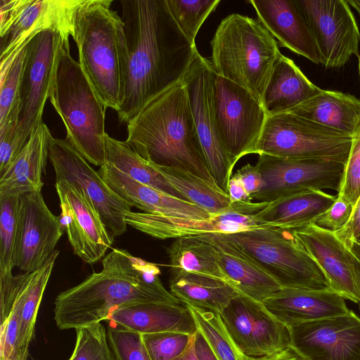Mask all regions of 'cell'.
<instances>
[{"label": "cell", "instance_id": "cell-1", "mask_svg": "<svg viewBox=\"0 0 360 360\" xmlns=\"http://www.w3.org/2000/svg\"><path fill=\"white\" fill-rule=\"evenodd\" d=\"M125 45L117 112L127 124L151 100L183 81L198 53L166 0H122Z\"/></svg>", "mask_w": 360, "mask_h": 360}, {"label": "cell", "instance_id": "cell-2", "mask_svg": "<svg viewBox=\"0 0 360 360\" xmlns=\"http://www.w3.org/2000/svg\"><path fill=\"white\" fill-rule=\"evenodd\" d=\"M102 269L60 292L54 301V320L60 330L78 329L104 321L113 311L139 303L182 302L169 292L155 264L112 248Z\"/></svg>", "mask_w": 360, "mask_h": 360}, {"label": "cell", "instance_id": "cell-3", "mask_svg": "<svg viewBox=\"0 0 360 360\" xmlns=\"http://www.w3.org/2000/svg\"><path fill=\"white\" fill-rule=\"evenodd\" d=\"M127 128L125 142L144 159L158 166L190 172L215 184L183 81L148 103Z\"/></svg>", "mask_w": 360, "mask_h": 360}, {"label": "cell", "instance_id": "cell-4", "mask_svg": "<svg viewBox=\"0 0 360 360\" xmlns=\"http://www.w3.org/2000/svg\"><path fill=\"white\" fill-rule=\"evenodd\" d=\"M112 0H84L77 9L72 38L79 63L97 96L116 112L120 105L125 35Z\"/></svg>", "mask_w": 360, "mask_h": 360}, {"label": "cell", "instance_id": "cell-5", "mask_svg": "<svg viewBox=\"0 0 360 360\" xmlns=\"http://www.w3.org/2000/svg\"><path fill=\"white\" fill-rule=\"evenodd\" d=\"M214 72L241 86L262 104L275 63L281 54L258 19L239 13L224 18L211 41Z\"/></svg>", "mask_w": 360, "mask_h": 360}, {"label": "cell", "instance_id": "cell-6", "mask_svg": "<svg viewBox=\"0 0 360 360\" xmlns=\"http://www.w3.org/2000/svg\"><path fill=\"white\" fill-rule=\"evenodd\" d=\"M49 100L64 123L65 139L89 163L103 166L106 108L71 56L70 45L62 49Z\"/></svg>", "mask_w": 360, "mask_h": 360}, {"label": "cell", "instance_id": "cell-7", "mask_svg": "<svg viewBox=\"0 0 360 360\" xmlns=\"http://www.w3.org/2000/svg\"><path fill=\"white\" fill-rule=\"evenodd\" d=\"M226 236L282 288H330L324 273L292 229L259 227Z\"/></svg>", "mask_w": 360, "mask_h": 360}, {"label": "cell", "instance_id": "cell-8", "mask_svg": "<svg viewBox=\"0 0 360 360\" xmlns=\"http://www.w3.org/2000/svg\"><path fill=\"white\" fill-rule=\"evenodd\" d=\"M352 142V136L285 112L267 116L256 154L345 165Z\"/></svg>", "mask_w": 360, "mask_h": 360}, {"label": "cell", "instance_id": "cell-9", "mask_svg": "<svg viewBox=\"0 0 360 360\" xmlns=\"http://www.w3.org/2000/svg\"><path fill=\"white\" fill-rule=\"evenodd\" d=\"M84 0H1L0 75L37 35L58 32L69 42L76 12Z\"/></svg>", "mask_w": 360, "mask_h": 360}, {"label": "cell", "instance_id": "cell-10", "mask_svg": "<svg viewBox=\"0 0 360 360\" xmlns=\"http://www.w3.org/2000/svg\"><path fill=\"white\" fill-rule=\"evenodd\" d=\"M212 89L217 129L234 167L242 157L256 153L267 115L251 93L214 70Z\"/></svg>", "mask_w": 360, "mask_h": 360}, {"label": "cell", "instance_id": "cell-11", "mask_svg": "<svg viewBox=\"0 0 360 360\" xmlns=\"http://www.w3.org/2000/svg\"><path fill=\"white\" fill-rule=\"evenodd\" d=\"M70 45L57 32L44 31L25 46L20 86V108L16 129V146L22 150L42 121L46 101L50 98L63 47Z\"/></svg>", "mask_w": 360, "mask_h": 360}, {"label": "cell", "instance_id": "cell-12", "mask_svg": "<svg viewBox=\"0 0 360 360\" xmlns=\"http://www.w3.org/2000/svg\"><path fill=\"white\" fill-rule=\"evenodd\" d=\"M49 158L55 172L56 181L64 180L79 188L114 237L127 231L124 217L131 211V207L66 139L52 136L49 146Z\"/></svg>", "mask_w": 360, "mask_h": 360}, {"label": "cell", "instance_id": "cell-13", "mask_svg": "<svg viewBox=\"0 0 360 360\" xmlns=\"http://www.w3.org/2000/svg\"><path fill=\"white\" fill-rule=\"evenodd\" d=\"M213 73L211 61L198 52L183 82L208 170L215 184L227 193L233 167L220 140L215 122Z\"/></svg>", "mask_w": 360, "mask_h": 360}, {"label": "cell", "instance_id": "cell-14", "mask_svg": "<svg viewBox=\"0 0 360 360\" xmlns=\"http://www.w3.org/2000/svg\"><path fill=\"white\" fill-rule=\"evenodd\" d=\"M269 202L239 201L231 202L224 212L206 219L174 217L143 212L125 214L127 225L152 237L167 239L209 233L229 234L259 227L257 215Z\"/></svg>", "mask_w": 360, "mask_h": 360}, {"label": "cell", "instance_id": "cell-15", "mask_svg": "<svg viewBox=\"0 0 360 360\" xmlns=\"http://www.w3.org/2000/svg\"><path fill=\"white\" fill-rule=\"evenodd\" d=\"M256 167L264 187L250 197L270 202L310 189H332L338 193L345 164L324 160H298L259 155Z\"/></svg>", "mask_w": 360, "mask_h": 360}, {"label": "cell", "instance_id": "cell-16", "mask_svg": "<svg viewBox=\"0 0 360 360\" xmlns=\"http://www.w3.org/2000/svg\"><path fill=\"white\" fill-rule=\"evenodd\" d=\"M304 15L328 68L345 65L359 55L360 32L350 5L345 0H296Z\"/></svg>", "mask_w": 360, "mask_h": 360}, {"label": "cell", "instance_id": "cell-17", "mask_svg": "<svg viewBox=\"0 0 360 360\" xmlns=\"http://www.w3.org/2000/svg\"><path fill=\"white\" fill-rule=\"evenodd\" d=\"M220 315L234 342L246 356L269 355L290 345L289 328L263 302L239 293Z\"/></svg>", "mask_w": 360, "mask_h": 360}, {"label": "cell", "instance_id": "cell-18", "mask_svg": "<svg viewBox=\"0 0 360 360\" xmlns=\"http://www.w3.org/2000/svg\"><path fill=\"white\" fill-rule=\"evenodd\" d=\"M63 232L60 217L49 209L41 191L19 196L15 266L25 272L39 269Z\"/></svg>", "mask_w": 360, "mask_h": 360}, {"label": "cell", "instance_id": "cell-19", "mask_svg": "<svg viewBox=\"0 0 360 360\" xmlns=\"http://www.w3.org/2000/svg\"><path fill=\"white\" fill-rule=\"evenodd\" d=\"M60 200L59 216L74 253L83 262L94 264L105 256L113 236L83 192L66 181H56Z\"/></svg>", "mask_w": 360, "mask_h": 360}, {"label": "cell", "instance_id": "cell-20", "mask_svg": "<svg viewBox=\"0 0 360 360\" xmlns=\"http://www.w3.org/2000/svg\"><path fill=\"white\" fill-rule=\"evenodd\" d=\"M289 330L290 345L308 360H360V318L351 310Z\"/></svg>", "mask_w": 360, "mask_h": 360}, {"label": "cell", "instance_id": "cell-21", "mask_svg": "<svg viewBox=\"0 0 360 360\" xmlns=\"http://www.w3.org/2000/svg\"><path fill=\"white\" fill-rule=\"evenodd\" d=\"M293 231L324 273L330 289L358 303L359 295L349 251L335 233L312 223Z\"/></svg>", "mask_w": 360, "mask_h": 360}, {"label": "cell", "instance_id": "cell-22", "mask_svg": "<svg viewBox=\"0 0 360 360\" xmlns=\"http://www.w3.org/2000/svg\"><path fill=\"white\" fill-rule=\"evenodd\" d=\"M257 19L278 41L281 47L290 49L315 64L321 58L311 29L296 0H250Z\"/></svg>", "mask_w": 360, "mask_h": 360}, {"label": "cell", "instance_id": "cell-23", "mask_svg": "<svg viewBox=\"0 0 360 360\" xmlns=\"http://www.w3.org/2000/svg\"><path fill=\"white\" fill-rule=\"evenodd\" d=\"M105 184L130 207L143 212L174 217L206 219L212 217L204 209L144 185L106 162L98 169Z\"/></svg>", "mask_w": 360, "mask_h": 360}, {"label": "cell", "instance_id": "cell-24", "mask_svg": "<svg viewBox=\"0 0 360 360\" xmlns=\"http://www.w3.org/2000/svg\"><path fill=\"white\" fill-rule=\"evenodd\" d=\"M203 236L214 246L227 282L240 294L264 303L282 288L269 274L226 234Z\"/></svg>", "mask_w": 360, "mask_h": 360}, {"label": "cell", "instance_id": "cell-25", "mask_svg": "<svg viewBox=\"0 0 360 360\" xmlns=\"http://www.w3.org/2000/svg\"><path fill=\"white\" fill-rule=\"evenodd\" d=\"M345 298L331 290L282 288L264 302L287 327L347 313Z\"/></svg>", "mask_w": 360, "mask_h": 360}, {"label": "cell", "instance_id": "cell-26", "mask_svg": "<svg viewBox=\"0 0 360 360\" xmlns=\"http://www.w3.org/2000/svg\"><path fill=\"white\" fill-rule=\"evenodd\" d=\"M108 326H118L141 334L175 332L193 335V318L183 304L139 303L120 307L105 319Z\"/></svg>", "mask_w": 360, "mask_h": 360}, {"label": "cell", "instance_id": "cell-27", "mask_svg": "<svg viewBox=\"0 0 360 360\" xmlns=\"http://www.w3.org/2000/svg\"><path fill=\"white\" fill-rule=\"evenodd\" d=\"M51 138L50 130L42 122L13 162L0 174V197L41 191Z\"/></svg>", "mask_w": 360, "mask_h": 360}, {"label": "cell", "instance_id": "cell-28", "mask_svg": "<svg viewBox=\"0 0 360 360\" xmlns=\"http://www.w3.org/2000/svg\"><path fill=\"white\" fill-rule=\"evenodd\" d=\"M321 90L292 59L281 54L266 87L262 105L267 116L288 112Z\"/></svg>", "mask_w": 360, "mask_h": 360}, {"label": "cell", "instance_id": "cell-29", "mask_svg": "<svg viewBox=\"0 0 360 360\" xmlns=\"http://www.w3.org/2000/svg\"><path fill=\"white\" fill-rule=\"evenodd\" d=\"M336 198L337 195L322 190L304 191L269 202L257 214V219L268 226L295 230L312 223L333 204Z\"/></svg>", "mask_w": 360, "mask_h": 360}, {"label": "cell", "instance_id": "cell-30", "mask_svg": "<svg viewBox=\"0 0 360 360\" xmlns=\"http://www.w3.org/2000/svg\"><path fill=\"white\" fill-rule=\"evenodd\" d=\"M288 112L352 136L360 125V98L339 91L321 89Z\"/></svg>", "mask_w": 360, "mask_h": 360}, {"label": "cell", "instance_id": "cell-31", "mask_svg": "<svg viewBox=\"0 0 360 360\" xmlns=\"http://www.w3.org/2000/svg\"><path fill=\"white\" fill-rule=\"evenodd\" d=\"M60 251L56 250L38 269L14 276L20 301L18 352L20 360H27L34 337L39 308Z\"/></svg>", "mask_w": 360, "mask_h": 360}, {"label": "cell", "instance_id": "cell-32", "mask_svg": "<svg viewBox=\"0 0 360 360\" xmlns=\"http://www.w3.org/2000/svg\"><path fill=\"white\" fill-rule=\"evenodd\" d=\"M169 288L183 304L219 314L239 294L222 279L193 273L172 275Z\"/></svg>", "mask_w": 360, "mask_h": 360}, {"label": "cell", "instance_id": "cell-33", "mask_svg": "<svg viewBox=\"0 0 360 360\" xmlns=\"http://www.w3.org/2000/svg\"><path fill=\"white\" fill-rule=\"evenodd\" d=\"M167 253L172 275L193 273L227 282L214 246L203 235L176 238Z\"/></svg>", "mask_w": 360, "mask_h": 360}, {"label": "cell", "instance_id": "cell-34", "mask_svg": "<svg viewBox=\"0 0 360 360\" xmlns=\"http://www.w3.org/2000/svg\"><path fill=\"white\" fill-rule=\"evenodd\" d=\"M105 157L106 162L133 179L171 196L189 202L169 183L158 165L142 158L125 141H118L108 134L105 136Z\"/></svg>", "mask_w": 360, "mask_h": 360}, {"label": "cell", "instance_id": "cell-35", "mask_svg": "<svg viewBox=\"0 0 360 360\" xmlns=\"http://www.w3.org/2000/svg\"><path fill=\"white\" fill-rule=\"evenodd\" d=\"M160 167L169 183L189 202L204 209L211 215L228 209L231 203L227 193L212 184L190 172L178 169Z\"/></svg>", "mask_w": 360, "mask_h": 360}, {"label": "cell", "instance_id": "cell-36", "mask_svg": "<svg viewBox=\"0 0 360 360\" xmlns=\"http://www.w3.org/2000/svg\"><path fill=\"white\" fill-rule=\"evenodd\" d=\"M191 312L197 331L205 338L218 360H245L229 333L219 312L184 304Z\"/></svg>", "mask_w": 360, "mask_h": 360}, {"label": "cell", "instance_id": "cell-37", "mask_svg": "<svg viewBox=\"0 0 360 360\" xmlns=\"http://www.w3.org/2000/svg\"><path fill=\"white\" fill-rule=\"evenodd\" d=\"M25 54V47L5 72L0 75V133L17 129Z\"/></svg>", "mask_w": 360, "mask_h": 360}, {"label": "cell", "instance_id": "cell-38", "mask_svg": "<svg viewBox=\"0 0 360 360\" xmlns=\"http://www.w3.org/2000/svg\"><path fill=\"white\" fill-rule=\"evenodd\" d=\"M18 206L19 196L0 197V279L13 276Z\"/></svg>", "mask_w": 360, "mask_h": 360}, {"label": "cell", "instance_id": "cell-39", "mask_svg": "<svg viewBox=\"0 0 360 360\" xmlns=\"http://www.w3.org/2000/svg\"><path fill=\"white\" fill-rule=\"evenodd\" d=\"M169 11L184 35L195 44L196 35L220 0H166Z\"/></svg>", "mask_w": 360, "mask_h": 360}, {"label": "cell", "instance_id": "cell-40", "mask_svg": "<svg viewBox=\"0 0 360 360\" xmlns=\"http://www.w3.org/2000/svg\"><path fill=\"white\" fill-rule=\"evenodd\" d=\"M68 360H115L107 328L100 322L77 329L75 349Z\"/></svg>", "mask_w": 360, "mask_h": 360}, {"label": "cell", "instance_id": "cell-41", "mask_svg": "<svg viewBox=\"0 0 360 360\" xmlns=\"http://www.w3.org/2000/svg\"><path fill=\"white\" fill-rule=\"evenodd\" d=\"M108 338L115 360H153L141 333L108 326Z\"/></svg>", "mask_w": 360, "mask_h": 360}, {"label": "cell", "instance_id": "cell-42", "mask_svg": "<svg viewBox=\"0 0 360 360\" xmlns=\"http://www.w3.org/2000/svg\"><path fill=\"white\" fill-rule=\"evenodd\" d=\"M195 335L162 332L142 334V336L153 360H173L184 352Z\"/></svg>", "mask_w": 360, "mask_h": 360}, {"label": "cell", "instance_id": "cell-43", "mask_svg": "<svg viewBox=\"0 0 360 360\" xmlns=\"http://www.w3.org/2000/svg\"><path fill=\"white\" fill-rule=\"evenodd\" d=\"M356 206L360 198V125L352 135L347 161L345 165L337 194Z\"/></svg>", "mask_w": 360, "mask_h": 360}, {"label": "cell", "instance_id": "cell-44", "mask_svg": "<svg viewBox=\"0 0 360 360\" xmlns=\"http://www.w3.org/2000/svg\"><path fill=\"white\" fill-rule=\"evenodd\" d=\"M354 206L337 195L333 204L312 222L316 226L332 232L342 229L350 219Z\"/></svg>", "mask_w": 360, "mask_h": 360}, {"label": "cell", "instance_id": "cell-45", "mask_svg": "<svg viewBox=\"0 0 360 360\" xmlns=\"http://www.w3.org/2000/svg\"><path fill=\"white\" fill-rule=\"evenodd\" d=\"M233 176L240 180L250 197L258 193L264 185L256 166L249 163L237 170Z\"/></svg>", "mask_w": 360, "mask_h": 360}, {"label": "cell", "instance_id": "cell-46", "mask_svg": "<svg viewBox=\"0 0 360 360\" xmlns=\"http://www.w3.org/2000/svg\"><path fill=\"white\" fill-rule=\"evenodd\" d=\"M335 233L343 243L355 241L360 244V198L347 224Z\"/></svg>", "mask_w": 360, "mask_h": 360}, {"label": "cell", "instance_id": "cell-47", "mask_svg": "<svg viewBox=\"0 0 360 360\" xmlns=\"http://www.w3.org/2000/svg\"><path fill=\"white\" fill-rule=\"evenodd\" d=\"M245 360H308L292 346L288 347L274 354L260 357H250L245 356Z\"/></svg>", "mask_w": 360, "mask_h": 360}, {"label": "cell", "instance_id": "cell-48", "mask_svg": "<svg viewBox=\"0 0 360 360\" xmlns=\"http://www.w3.org/2000/svg\"><path fill=\"white\" fill-rule=\"evenodd\" d=\"M343 243L349 251L352 263L355 280L359 295V300L357 304H359L360 310V244L355 241H347Z\"/></svg>", "mask_w": 360, "mask_h": 360}, {"label": "cell", "instance_id": "cell-49", "mask_svg": "<svg viewBox=\"0 0 360 360\" xmlns=\"http://www.w3.org/2000/svg\"><path fill=\"white\" fill-rule=\"evenodd\" d=\"M227 193L231 202L252 201L242 183L233 175L229 182Z\"/></svg>", "mask_w": 360, "mask_h": 360}, {"label": "cell", "instance_id": "cell-50", "mask_svg": "<svg viewBox=\"0 0 360 360\" xmlns=\"http://www.w3.org/2000/svg\"><path fill=\"white\" fill-rule=\"evenodd\" d=\"M194 349L198 360H218L205 338L198 331L195 335Z\"/></svg>", "mask_w": 360, "mask_h": 360}, {"label": "cell", "instance_id": "cell-51", "mask_svg": "<svg viewBox=\"0 0 360 360\" xmlns=\"http://www.w3.org/2000/svg\"><path fill=\"white\" fill-rule=\"evenodd\" d=\"M194 339L184 352L173 360H198L194 349Z\"/></svg>", "mask_w": 360, "mask_h": 360}, {"label": "cell", "instance_id": "cell-52", "mask_svg": "<svg viewBox=\"0 0 360 360\" xmlns=\"http://www.w3.org/2000/svg\"><path fill=\"white\" fill-rule=\"evenodd\" d=\"M349 4L352 6L360 16V0H349Z\"/></svg>", "mask_w": 360, "mask_h": 360}, {"label": "cell", "instance_id": "cell-53", "mask_svg": "<svg viewBox=\"0 0 360 360\" xmlns=\"http://www.w3.org/2000/svg\"><path fill=\"white\" fill-rule=\"evenodd\" d=\"M358 70H359V75L360 79V54L358 56Z\"/></svg>", "mask_w": 360, "mask_h": 360}]
</instances>
